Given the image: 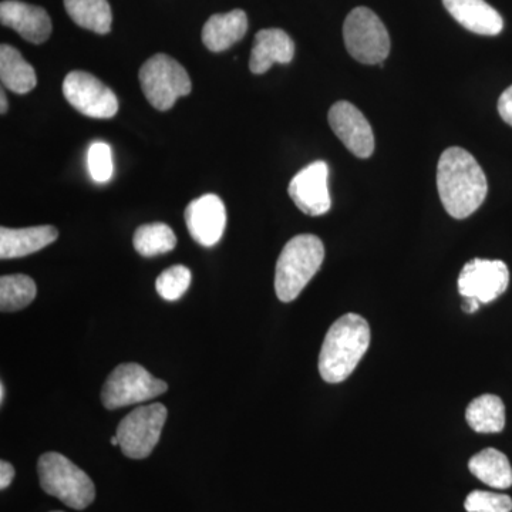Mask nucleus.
<instances>
[{
    "label": "nucleus",
    "mask_w": 512,
    "mask_h": 512,
    "mask_svg": "<svg viewBox=\"0 0 512 512\" xmlns=\"http://www.w3.org/2000/svg\"><path fill=\"white\" fill-rule=\"evenodd\" d=\"M329 167L325 161H315L299 171L289 183V197L303 214L320 217L332 207L329 187Z\"/></svg>",
    "instance_id": "obj_11"
},
{
    "label": "nucleus",
    "mask_w": 512,
    "mask_h": 512,
    "mask_svg": "<svg viewBox=\"0 0 512 512\" xmlns=\"http://www.w3.org/2000/svg\"><path fill=\"white\" fill-rule=\"evenodd\" d=\"M464 508L467 512H511L512 498L510 495L477 490L468 494Z\"/></svg>",
    "instance_id": "obj_26"
},
{
    "label": "nucleus",
    "mask_w": 512,
    "mask_h": 512,
    "mask_svg": "<svg viewBox=\"0 0 512 512\" xmlns=\"http://www.w3.org/2000/svg\"><path fill=\"white\" fill-rule=\"evenodd\" d=\"M62 89L64 97L74 109L92 119H111L119 110L116 94L93 74L69 73Z\"/></svg>",
    "instance_id": "obj_9"
},
{
    "label": "nucleus",
    "mask_w": 512,
    "mask_h": 512,
    "mask_svg": "<svg viewBox=\"0 0 512 512\" xmlns=\"http://www.w3.org/2000/svg\"><path fill=\"white\" fill-rule=\"evenodd\" d=\"M90 175L96 183H107L113 175V157L106 143H94L87 153Z\"/></svg>",
    "instance_id": "obj_27"
},
{
    "label": "nucleus",
    "mask_w": 512,
    "mask_h": 512,
    "mask_svg": "<svg viewBox=\"0 0 512 512\" xmlns=\"http://www.w3.org/2000/svg\"><path fill=\"white\" fill-rule=\"evenodd\" d=\"M64 8L80 28L106 35L111 30V8L107 0H64Z\"/></svg>",
    "instance_id": "obj_22"
},
{
    "label": "nucleus",
    "mask_w": 512,
    "mask_h": 512,
    "mask_svg": "<svg viewBox=\"0 0 512 512\" xmlns=\"http://www.w3.org/2000/svg\"><path fill=\"white\" fill-rule=\"evenodd\" d=\"M40 487L73 510H86L96 498L92 478L59 453H46L37 461Z\"/></svg>",
    "instance_id": "obj_4"
},
{
    "label": "nucleus",
    "mask_w": 512,
    "mask_h": 512,
    "mask_svg": "<svg viewBox=\"0 0 512 512\" xmlns=\"http://www.w3.org/2000/svg\"><path fill=\"white\" fill-rule=\"evenodd\" d=\"M57 229L52 225H40V227L12 229L0 228V258H23L46 248L56 241Z\"/></svg>",
    "instance_id": "obj_17"
},
{
    "label": "nucleus",
    "mask_w": 512,
    "mask_h": 512,
    "mask_svg": "<svg viewBox=\"0 0 512 512\" xmlns=\"http://www.w3.org/2000/svg\"><path fill=\"white\" fill-rule=\"evenodd\" d=\"M168 384L157 379L137 363H123L107 377L101 390V402L109 410L147 402L167 392Z\"/></svg>",
    "instance_id": "obj_6"
},
{
    "label": "nucleus",
    "mask_w": 512,
    "mask_h": 512,
    "mask_svg": "<svg viewBox=\"0 0 512 512\" xmlns=\"http://www.w3.org/2000/svg\"><path fill=\"white\" fill-rule=\"evenodd\" d=\"M498 113L505 123L512 127V86L508 87L498 100Z\"/></svg>",
    "instance_id": "obj_28"
},
{
    "label": "nucleus",
    "mask_w": 512,
    "mask_h": 512,
    "mask_svg": "<svg viewBox=\"0 0 512 512\" xmlns=\"http://www.w3.org/2000/svg\"><path fill=\"white\" fill-rule=\"evenodd\" d=\"M36 284L28 275H5L0 278V309L16 312L36 298Z\"/></svg>",
    "instance_id": "obj_24"
},
{
    "label": "nucleus",
    "mask_w": 512,
    "mask_h": 512,
    "mask_svg": "<svg viewBox=\"0 0 512 512\" xmlns=\"http://www.w3.org/2000/svg\"><path fill=\"white\" fill-rule=\"evenodd\" d=\"M185 224L195 242L202 247H214L227 225L224 202L215 194H205L191 201L185 210Z\"/></svg>",
    "instance_id": "obj_13"
},
{
    "label": "nucleus",
    "mask_w": 512,
    "mask_h": 512,
    "mask_svg": "<svg viewBox=\"0 0 512 512\" xmlns=\"http://www.w3.org/2000/svg\"><path fill=\"white\" fill-rule=\"evenodd\" d=\"M141 89L154 109L170 110L175 101L191 93V80L187 70L168 55L150 57L141 66Z\"/></svg>",
    "instance_id": "obj_5"
},
{
    "label": "nucleus",
    "mask_w": 512,
    "mask_h": 512,
    "mask_svg": "<svg viewBox=\"0 0 512 512\" xmlns=\"http://www.w3.org/2000/svg\"><path fill=\"white\" fill-rule=\"evenodd\" d=\"M443 5L470 32L483 36H497L503 32V18L485 0H443Z\"/></svg>",
    "instance_id": "obj_15"
},
{
    "label": "nucleus",
    "mask_w": 512,
    "mask_h": 512,
    "mask_svg": "<svg viewBox=\"0 0 512 512\" xmlns=\"http://www.w3.org/2000/svg\"><path fill=\"white\" fill-rule=\"evenodd\" d=\"M478 308H480V302L477 299L466 298V303L463 306L464 312L474 313L478 311Z\"/></svg>",
    "instance_id": "obj_30"
},
{
    "label": "nucleus",
    "mask_w": 512,
    "mask_h": 512,
    "mask_svg": "<svg viewBox=\"0 0 512 512\" xmlns=\"http://www.w3.org/2000/svg\"><path fill=\"white\" fill-rule=\"evenodd\" d=\"M0 111H2V114L8 111V99H6L5 92L0 93Z\"/></svg>",
    "instance_id": "obj_31"
},
{
    "label": "nucleus",
    "mask_w": 512,
    "mask_h": 512,
    "mask_svg": "<svg viewBox=\"0 0 512 512\" xmlns=\"http://www.w3.org/2000/svg\"><path fill=\"white\" fill-rule=\"evenodd\" d=\"M0 20L3 26L16 30L23 39L35 45L46 42L52 35V20L46 10L19 0L2 2Z\"/></svg>",
    "instance_id": "obj_14"
},
{
    "label": "nucleus",
    "mask_w": 512,
    "mask_h": 512,
    "mask_svg": "<svg viewBox=\"0 0 512 512\" xmlns=\"http://www.w3.org/2000/svg\"><path fill=\"white\" fill-rule=\"evenodd\" d=\"M167 414V407L161 403L138 407L127 414L120 421L116 434L124 456L133 460L150 456L160 441Z\"/></svg>",
    "instance_id": "obj_8"
},
{
    "label": "nucleus",
    "mask_w": 512,
    "mask_h": 512,
    "mask_svg": "<svg viewBox=\"0 0 512 512\" xmlns=\"http://www.w3.org/2000/svg\"><path fill=\"white\" fill-rule=\"evenodd\" d=\"M134 248L141 256L151 258V256L167 254L177 247V237L173 229L163 222H154V224L141 225L134 232Z\"/></svg>",
    "instance_id": "obj_23"
},
{
    "label": "nucleus",
    "mask_w": 512,
    "mask_h": 512,
    "mask_svg": "<svg viewBox=\"0 0 512 512\" xmlns=\"http://www.w3.org/2000/svg\"><path fill=\"white\" fill-rule=\"evenodd\" d=\"M510 271L503 261L473 259L464 266L458 278V291L464 298L477 299L480 303H491L508 289Z\"/></svg>",
    "instance_id": "obj_10"
},
{
    "label": "nucleus",
    "mask_w": 512,
    "mask_h": 512,
    "mask_svg": "<svg viewBox=\"0 0 512 512\" xmlns=\"http://www.w3.org/2000/svg\"><path fill=\"white\" fill-rule=\"evenodd\" d=\"M190 284V269L184 265H174L161 272L156 281V289L161 298L173 302L180 299L188 291Z\"/></svg>",
    "instance_id": "obj_25"
},
{
    "label": "nucleus",
    "mask_w": 512,
    "mask_h": 512,
    "mask_svg": "<svg viewBox=\"0 0 512 512\" xmlns=\"http://www.w3.org/2000/svg\"><path fill=\"white\" fill-rule=\"evenodd\" d=\"M111 444H113V446H120V441L117 439V436L111 437Z\"/></svg>",
    "instance_id": "obj_33"
},
{
    "label": "nucleus",
    "mask_w": 512,
    "mask_h": 512,
    "mask_svg": "<svg viewBox=\"0 0 512 512\" xmlns=\"http://www.w3.org/2000/svg\"><path fill=\"white\" fill-rule=\"evenodd\" d=\"M53 512H63V511H53Z\"/></svg>",
    "instance_id": "obj_34"
},
{
    "label": "nucleus",
    "mask_w": 512,
    "mask_h": 512,
    "mask_svg": "<svg viewBox=\"0 0 512 512\" xmlns=\"http://www.w3.org/2000/svg\"><path fill=\"white\" fill-rule=\"evenodd\" d=\"M325 259V247L316 235L292 238L276 262L275 291L279 301L292 302L301 295Z\"/></svg>",
    "instance_id": "obj_3"
},
{
    "label": "nucleus",
    "mask_w": 512,
    "mask_h": 512,
    "mask_svg": "<svg viewBox=\"0 0 512 512\" xmlns=\"http://www.w3.org/2000/svg\"><path fill=\"white\" fill-rule=\"evenodd\" d=\"M248 30L247 13L241 9L211 16L202 28V42L211 52L221 53L238 43Z\"/></svg>",
    "instance_id": "obj_18"
},
{
    "label": "nucleus",
    "mask_w": 512,
    "mask_h": 512,
    "mask_svg": "<svg viewBox=\"0 0 512 512\" xmlns=\"http://www.w3.org/2000/svg\"><path fill=\"white\" fill-rule=\"evenodd\" d=\"M0 79L6 89L18 94L32 92L37 84L35 69L9 45L0 46Z\"/></svg>",
    "instance_id": "obj_20"
},
{
    "label": "nucleus",
    "mask_w": 512,
    "mask_h": 512,
    "mask_svg": "<svg viewBox=\"0 0 512 512\" xmlns=\"http://www.w3.org/2000/svg\"><path fill=\"white\" fill-rule=\"evenodd\" d=\"M343 37L346 49L357 62L380 64L389 56V33L373 10L353 9L345 20Z\"/></svg>",
    "instance_id": "obj_7"
},
{
    "label": "nucleus",
    "mask_w": 512,
    "mask_h": 512,
    "mask_svg": "<svg viewBox=\"0 0 512 512\" xmlns=\"http://www.w3.org/2000/svg\"><path fill=\"white\" fill-rule=\"evenodd\" d=\"M5 402V384L0 383V403Z\"/></svg>",
    "instance_id": "obj_32"
},
{
    "label": "nucleus",
    "mask_w": 512,
    "mask_h": 512,
    "mask_svg": "<svg viewBox=\"0 0 512 512\" xmlns=\"http://www.w3.org/2000/svg\"><path fill=\"white\" fill-rule=\"evenodd\" d=\"M437 188L448 215L464 220L473 215L487 197V177L468 151L450 147L441 154L437 165Z\"/></svg>",
    "instance_id": "obj_1"
},
{
    "label": "nucleus",
    "mask_w": 512,
    "mask_h": 512,
    "mask_svg": "<svg viewBox=\"0 0 512 512\" xmlns=\"http://www.w3.org/2000/svg\"><path fill=\"white\" fill-rule=\"evenodd\" d=\"M15 478V468L8 461H0V488L6 490Z\"/></svg>",
    "instance_id": "obj_29"
},
{
    "label": "nucleus",
    "mask_w": 512,
    "mask_h": 512,
    "mask_svg": "<svg viewBox=\"0 0 512 512\" xmlns=\"http://www.w3.org/2000/svg\"><path fill=\"white\" fill-rule=\"evenodd\" d=\"M370 345V328L362 316L348 313L330 326L319 355V373L325 382L342 383L363 359Z\"/></svg>",
    "instance_id": "obj_2"
},
{
    "label": "nucleus",
    "mask_w": 512,
    "mask_h": 512,
    "mask_svg": "<svg viewBox=\"0 0 512 512\" xmlns=\"http://www.w3.org/2000/svg\"><path fill=\"white\" fill-rule=\"evenodd\" d=\"M466 420L477 433H501L505 427L503 400L494 394L477 397L467 407Z\"/></svg>",
    "instance_id": "obj_21"
},
{
    "label": "nucleus",
    "mask_w": 512,
    "mask_h": 512,
    "mask_svg": "<svg viewBox=\"0 0 512 512\" xmlns=\"http://www.w3.org/2000/svg\"><path fill=\"white\" fill-rule=\"evenodd\" d=\"M471 474L477 477L481 483L507 490L512 487V467L507 456L495 448H485L476 456L471 457L468 463Z\"/></svg>",
    "instance_id": "obj_19"
},
{
    "label": "nucleus",
    "mask_w": 512,
    "mask_h": 512,
    "mask_svg": "<svg viewBox=\"0 0 512 512\" xmlns=\"http://www.w3.org/2000/svg\"><path fill=\"white\" fill-rule=\"evenodd\" d=\"M329 124L333 133L357 158H369L375 151L372 126L362 111L349 101H338L329 111Z\"/></svg>",
    "instance_id": "obj_12"
},
{
    "label": "nucleus",
    "mask_w": 512,
    "mask_h": 512,
    "mask_svg": "<svg viewBox=\"0 0 512 512\" xmlns=\"http://www.w3.org/2000/svg\"><path fill=\"white\" fill-rule=\"evenodd\" d=\"M293 55L295 45L288 33L281 29H262L255 36L249 69L254 74H264L275 63H291Z\"/></svg>",
    "instance_id": "obj_16"
}]
</instances>
